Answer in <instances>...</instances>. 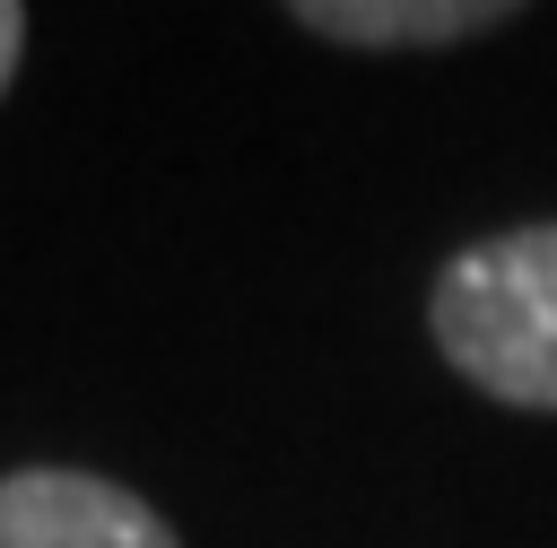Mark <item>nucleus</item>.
I'll return each instance as SVG.
<instances>
[{"label":"nucleus","instance_id":"obj_2","mask_svg":"<svg viewBox=\"0 0 557 548\" xmlns=\"http://www.w3.org/2000/svg\"><path fill=\"white\" fill-rule=\"evenodd\" d=\"M0 548H183L157 505L96 470H9L0 478Z\"/></svg>","mask_w":557,"mask_h":548},{"label":"nucleus","instance_id":"obj_4","mask_svg":"<svg viewBox=\"0 0 557 548\" xmlns=\"http://www.w3.org/2000/svg\"><path fill=\"white\" fill-rule=\"evenodd\" d=\"M17 52H26V0H0V96L17 78Z\"/></svg>","mask_w":557,"mask_h":548},{"label":"nucleus","instance_id":"obj_1","mask_svg":"<svg viewBox=\"0 0 557 548\" xmlns=\"http://www.w3.org/2000/svg\"><path fill=\"white\" fill-rule=\"evenodd\" d=\"M435 348L505 409H557V226L461 244L426 296Z\"/></svg>","mask_w":557,"mask_h":548},{"label":"nucleus","instance_id":"obj_3","mask_svg":"<svg viewBox=\"0 0 557 548\" xmlns=\"http://www.w3.org/2000/svg\"><path fill=\"white\" fill-rule=\"evenodd\" d=\"M313 35L357 43V52H409V43H461L496 17H513L522 0H287Z\"/></svg>","mask_w":557,"mask_h":548}]
</instances>
